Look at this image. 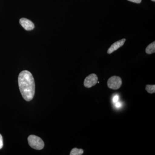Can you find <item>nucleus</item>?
I'll use <instances>...</instances> for the list:
<instances>
[{
	"mask_svg": "<svg viewBox=\"0 0 155 155\" xmlns=\"http://www.w3.org/2000/svg\"><path fill=\"white\" fill-rule=\"evenodd\" d=\"M18 84L24 100L27 101L32 100L35 93V83L31 73L27 70L20 72L18 76Z\"/></svg>",
	"mask_w": 155,
	"mask_h": 155,
	"instance_id": "obj_1",
	"label": "nucleus"
},
{
	"mask_svg": "<svg viewBox=\"0 0 155 155\" xmlns=\"http://www.w3.org/2000/svg\"><path fill=\"white\" fill-rule=\"evenodd\" d=\"M28 144L32 148L37 150L43 149L45 143L40 137L35 135H31L28 138Z\"/></svg>",
	"mask_w": 155,
	"mask_h": 155,
	"instance_id": "obj_2",
	"label": "nucleus"
},
{
	"mask_svg": "<svg viewBox=\"0 0 155 155\" xmlns=\"http://www.w3.org/2000/svg\"><path fill=\"white\" fill-rule=\"evenodd\" d=\"M122 84V79L119 76H112L108 79L107 81L108 87L109 88L112 89H118L121 87Z\"/></svg>",
	"mask_w": 155,
	"mask_h": 155,
	"instance_id": "obj_3",
	"label": "nucleus"
},
{
	"mask_svg": "<svg viewBox=\"0 0 155 155\" xmlns=\"http://www.w3.org/2000/svg\"><path fill=\"white\" fill-rule=\"evenodd\" d=\"M98 77L96 74H90L87 76L84 79V85L87 88H90L94 86L97 83Z\"/></svg>",
	"mask_w": 155,
	"mask_h": 155,
	"instance_id": "obj_4",
	"label": "nucleus"
},
{
	"mask_svg": "<svg viewBox=\"0 0 155 155\" xmlns=\"http://www.w3.org/2000/svg\"><path fill=\"white\" fill-rule=\"evenodd\" d=\"M19 23L21 26L27 31L33 30L35 28V25L33 22L26 18H22L19 19Z\"/></svg>",
	"mask_w": 155,
	"mask_h": 155,
	"instance_id": "obj_5",
	"label": "nucleus"
},
{
	"mask_svg": "<svg viewBox=\"0 0 155 155\" xmlns=\"http://www.w3.org/2000/svg\"><path fill=\"white\" fill-rule=\"evenodd\" d=\"M126 39L125 38L122 39L118 41L115 42L108 49L107 51V53L108 54H111L112 53L114 52L115 51L118 50L119 48L122 46L125 43Z\"/></svg>",
	"mask_w": 155,
	"mask_h": 155,
	"instance_id": "obj_6",
	"label": "nucleus"
},
{
	"mask_svg": "<svg viewBox=\"0 0 155 155\" xmlns=\"http://www.w3.org/2000/svg\"><path fill=\"white\" fill-rule=\"evenodd\" d=\"M155 52V42H153L152 43L149 45L146 49V52L147 54H150Z\"/></svg>",
	"mask_w": 155,
	"mask_h": 155,
	"instance_id": "obj_7",
	"label": "nucleus"
},
{
	"mask_svg": "<svg viewBox=\"0 0 155 155\" xmlns=\"http://www.w3.org/2000/svg\"><path fill=\"white\" fill-rule=\"evenodd\" d=\"M84 150L81 149H78L74 148L71 150L70 155H81L83 154Z\"/></svg>",
	"mask_w": 155,
	"mask_h": 155,
	"instance_id": "obj_8",
	"label": "nucleus"
},
{
	"mask_svg": "<svg viewBox=\"0 0 155 155\" xmlns=\"http://www.w3.org/2000/svg\"><path fill=\"white\" fill-rule=\"evenodd\" d=\"M146 90L150 94H153L155 92V85L147 84L146 86Z\"/></svg>",
	"mask_w": 155,
	"mask_h": 155,
	"instance_id": "obj_9",
	"label": "nucleus"
},
{
	"mask_svg": "<svg viewBox=\"0 0 155 155\" xmlns=\"http://www.w3.org/2000/svg\"><path fill=\"white\" fill-rule=\"evenodd\" d=\"M119 100V96L118 95H116L114 96V97H113V100H112V101H113V102L115 104L117 102H118Z\"/></svg>",
	"mask_w": 155,
	"mask_h": 155,
	"instance_id": "obj_10",
	"label": "nucleus"
},
{
	"mask_svg": "<svg viewBox=\"0 0 155 155\" xmlns=\"http://www.w3.org/2000/svg\"><path fill=\"white\" fill-rule=\"evenodd\" d=\"M114 104L116 108H119L122 106V103L119 102V101Z\"/></svg>",
	"mask_w": 155,
	"mask_h": 155,
	"instance_id": "obj_11",
	"label": "nucleus"
},
{
	"mask_svg": "<svg viewBox=\"0 0 155 155\" xmlns=\"http://www.w3.org/2000/svg\"><path fill=\"white\" fill-rule=\"evenodd\" d=\"M3 147V137L2 135L0 134V150Z\"/></svg>",
	"mask_w": 155,
	"mask_h": 155,
	"instance_id": "obj_12",
	"label": "nucleus"
},
{
	"mask_svg": "<svg viewBox=\"0 0 155 155\" xmlns=\"http://www.w3.org/2000/svg\"><path fill=\"white\" fill-rule=\"evenodd\" d=\"M127 1H129V2H132L139 4V3L141 2L142 0H127Z\"/></svg>",
	"mask_w": 155,
	"mask_h": 155,
	"instance_id": "obj_13",
	"label": "nucleus"
},
{
	"mask_svg": "<svg viewBox=\"0 0 155 155\" xmlns=\"http://www.w3.org/2000/svg\"><path fill=\"white\" fill-rule=\"evenodd\" d=\"M152 1H153V2H155V0H152Z\"/></svg>",
	"mask_w": 155,
	"mask_h": 155,
	"instance_id": "obj_14",
	"label": "nucleus"
}]
</instances>
